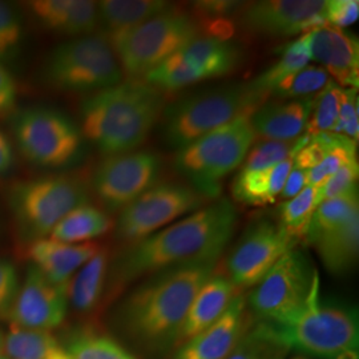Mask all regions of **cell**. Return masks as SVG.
I'll return each mask as SVG.
<instances>
[{
    "mask_svg": "<svg viewBox=\"0 0 359 359\" xmlns=\"http://www.w3.org/2000/svg\"><path fill=\"white\" fill-rule=\"evenodd\" d=\"M1 341H3V334L0 333V347H1Z\"/></svg>",
    "mask_w": 359,
    "mask_h": 359,
    "instance_id": "cell-51",
    "label": "cell"
},
{
    "mask_svg": "<svg viewBox=\"0 0 359 359\" xmlns=\"http://www.w3.org/2000/svg\"><path fill=\"white\" fill-rule=\"evenodd\" d=\"M44 81L55 90L95 93L123 81V71L111 43L102 34L65 41L43 65Z\"/></svg>",
    "mask_w": 359,
    "mask_h": 359,
    "instance_id": "cell-9",
    "label": "cell"
},
{
    "mask_svg": "<svg viewBox=\"0 0 359 359\" xmlns=\"http://www.w3.org/2000/svg\"><path fill=\"white\" fill-rule=\"evenodd\" d=\"M161 160L152 151L105 156L90 177V191L107 213H118L157 184Z\"/></svg>",
    "mask_w": 359,
    "mask_h": 359,
    "instance_id": "cell-13",
    "label": "cell"
},
{
    "mask_svg": "<svg viewBox=\"0 0 359 359\" xmlns=\"http://www.w3.org/2000/svg\"><path fill=\"white\" fill-rule=\"evenodd\" d=\"M306 179H308V170L293 165L287 179H286V182L283 185V192L280 197L286 201L293 198L306 187Z\"/></svg>",
    "mask_w": 359,
    "mask_h": 359,
    "instance_id": "cell-47",
    "label": "cell"
},
{
    "mask_svg": "<svg viewBox=\"0 0 359 359\" xmlns=\"http://www.w3.org/2000/svg\"><path fill=\"white\" fill-rule=\"evenodd\" d=\"M357 210H359L358 189L322 201L311 217L305 240L310 245L314 244L323 234L341 226Z\"/></svg>",
    "mask_w": 359,
    "mask_h": 359,
    "instance_id": "cell-32",
    "label": "cell"
},
{
    "mask_svg": "<svg viewBox=\"0 0 359 359\" xmlns=\"http://www.w3.org/2000/svg\"><path fill=\"white\" fill-rule=\"evenodd\" d=\"M358 18V0H326L323 10L325 25L342 29L353 26Z\"/></svg>",
    "mask_w": 359,
    "mask_h": 359,
    "instance_id": "cell-43",
    "label": "cell"
},
{
    "mask_svg": "<svg viewBox=\"0 0 359 359\" xmlns=\"http://www.w3.org/2000/svg\"><path fill=\"white\" fill-rule=\"evenodd\" d=\"M7 200L20 238L32 244L48 237L71 210L90 204V198L80 177L52 175L15 182Z\"/></svg>",
    "mask_w": 359,
    "mask_h": 359,
    "instance_id": "cell-7",
    "label": "cell"
},
{
    "mask_svg": "<svg viewBox=\"0 0 359 359\" xmlns=\"http://www.w3.org/2000/svg\"><path fill=\"white\" fill-rule=\"evenodd\" d=\"M358 104L357 90H344L338 121L333 130V133L344 135L354 142H358L359 136Z\"/></svg>",
    "mask_w": 359,
    "mask_h": 359,
    "instance_id": "cell-42",
    "label": "cell"
},
{
    "mask_svg": "<svg viewBox=\"0 0 359 359\" xmlns=\"http://www.w3.org/2000/svg\"><path fill=\"white\" fill-rule=\"evenodd\" d=\"M142 80L164 93L182 90L203 81L201 76L182 59L179 52L149 71Z\"/></svg>",
    "mask_w": 359,
    "mask_h": 359,
    "instance_id": "cell-37",
    "label": "cell"
},
{
    "mask_svg": "<svg viewBox=\"0 0 359 359\" xmlns=\"http://www.w3.org/2000/svg\"><path fill=\"white\" fill-rule=\"evenodd\" d=\"M22 19L10 4L0 1V63L13 59L22 44Z\"/></svg>",
    "mask_w": 359,
    "mask_h": 359,
    "instance_id": "cell-40",
    "label": "cell"
},
{
    "mask_svg": "<svg viewBox=\"0 0 359 359\" xmlns=\"http://www.w3.org/2000/svg\"><path fill=\"white\" fill-rule=\"evenodd\" d=\"M250 326L246 298L238 293L216 323L179 347L175 359H226Z\"/></svg>",
    "mask_w": 359,
    "mask_h": 359,
    "instance_id": "cell-18",
    "label": "cell"
},
{
    "mask_svg": "<svg viewBox=\"0 0 359 359\" xmlns=\"http://www.w3.org/2000/svg\"><path fill=\"white\" fill-rule=\"evenodd\" d=\"M68 308V285L50 281L34 265L27 270L8 318L13 326L48 330L60 326Z\"/></svg>",
    "mask_w": 359,
    "mask_h": 359,
    "instance_id": "cell-16",
    "label": "cell"
},
{
    "mask_svg": "<svg viewBox=\"0 0 359 359\" xmlns=\"http://www.w3.org/2000/svg\"><path fill=\"white\" fill-rule=\"evenodd\" d=\"M326 0H259L244 3L236 13L245 32L266 39L305 35L325 26Z\"/></svg>",
    "mask_w": 359,
    "mask_h": 359,
    "instance_id": "cell-15",
    "label": "cell"
},
{
    "mask_svg": "<svg viewBox=\"0 0 359 359\" xmlns=\"http://www.w3.org/2000/svg\"><path fill=\"white\" fill-rule=\"evenodd\" d=\"M344 88L330 80L326 87L314 97L311 115L305 129V137H314L322 133H330L338 121Z\"/></svg>",
    "mask_w": 359,
    "mask_h": 359,
    "instance_id": "cell-36",
    "label": "cell"
},
{
    "mask_svg": "<svg viewBox=\"0 0 359 359\" xmlns=\"http://www.w3.org/2000/svg\"><path fill=\"white\" fill-rule=\"evenodd\" d=\"M114 221L103 209L84 204L71 210L48 236L65 244H86L111 231Z\"/></svg>",
    "mask_w": 359,
    "mask_h": 359,
    "instance_id": "cell-29",
    "label": "cell"
},
{
    "mask_svg": "<svg viewBox=\"0 0 359 359\" xmlns=\"http://www.w3.org/2000/svg\"><path fill=\"white\" fill-rule=\"evenodd\" d=\"M203 80L233 74L243 62L241 48L226 38L200 35L179 52Z\"/></svg>",
    "mask_w": 359,
    "mask_h": 359,
    "instance_id": "cell-23",
    "label": "cell"
},
{
    "mask_svg": "<svg viewBox=\"0 0 359 359\" xmlns=\"http://www.w3.org/2000/svg\"><path fill=\"white\" fill-rule=\"evenodd\" d=\"M15 154L10 139L0 130V175H4L13 169Z\"/></svg>",
    "mask_w": 359,
    "mask_h": 359,
    "instance_id": "cell-48",
    "label": "cell"
},
{
    "mask_svg": "<svg viewBox=\"0 0 359 359\" xmlns=\"http://www.w3.org/2000/svg\"><path fill=\"white\" fill-rule=\"evenodd\" d=\"M237 222L238 215L231 200L218 198L206 204L142 241L128 245L116 259L114 283L121 286L170 268L217 262Z\"/></svg>",
    "mask_w": 359,
    "mask_h": 359,
    "instance_id": "cell-1",
    "label": "cell"
},
{
    "mask_svg": "<svg viewBox=\"0 0 359 359\" xmlns=\"http://www.w3.org/2000/svg\"><path fill=\"white\" fill-rule=\"evenodd\" d=\"M292 359H306V358H302V357H294V358Z\"/></svg>",
    "mask_w": 359,
    "mask_h": 359,
    "instance_id": "cell-52",
    "label": "cell"
},
{
    "mask_svg": "<svg viewBox=\"0 0 359 359\" xmlns=\"http://www.w3.org/2000/svg\"><path fill=\"white\" fill-rule=\"evenodd\" d=\"M0 359H8V358H7V357H6V355H4V354H3V353H0Z\"/></svg>",
    "mask_w": 359,
    "mask_h": 359,
    "instance_id": "cell-50",
    "label": "cell"
},
{
    "mask_svg": "<svg viewBox=\"0 0 359 359\" xmlns=\"http://www.w3.org/2000/svg\"><path fill=\"white\" fill-rule=\"evenodd\" d=\"M330 76L320 65H306L302 69L281 79L266 92L268 97L274 96L280 100H299L320 93Z\"/></svg>",
    "mask_w": 359,
    "mask_h": 359,
    "instance_id": "cell-33",
    "label": "cell"
},
{
    "mask_svg": "<svg viewBox=\"0 0 359 359\" xmlns=\"http://www.w3.org/2000/svg\"><path fill=\"white\" fill-rule=\"evenodd\" d=\"M238 293L240 290L225 274L213 273L194 297L173 347L179 348L197 334L216 323L231 305V299Z\"/></svg>",
    "mask_w": 359,
    "mask_h": 359,
    "instance_id": "cell-21",
    "label": "cell"
},
{
    "mask_svg": "<svg viewBox=\"0 0 359 359\" xmlns=\"http://www.w3.org/2000/svg\"><path fill=\"white\" fill-rule=\"evenodd\" d=\"M308 258L292 249L250 292L248 304L259 321L283 325L304 308L314 274Z\"/></svg>",
    "mask_w": 359,
    "mask_h": 359,
    "instance_id": "cell-12",
    "label": "cell"
},
{
    "mask_svg": "<svg viewBox=\"0 0 359 359\" xmlns=\"http://www.w3.org/2000/svg\"><path fill=\"white\" fill-rule=\"evenodd\" d=\"M208 198L184 184H156L118 212L116 236L127 245L139 243L180 217L208 204Z\"/></svg>",
    "mask_w": 359,
    "mask_h": 359,
    "instance_id": "cell-11",
    "label": "cell"
},
{
    "mask_svg": "<svg viewBox=\"0 0 359 359\" xmlns=\"http://www.w3.org/2000/svg\"><path fill=\"white\" fill-rule=\"evenodd\" d=\"M310 60L323 68L344 90H358V39L344 29L318 27L309 32Z\"/></svg>",
    "mask_w": 359,
    "mask_h": 359,
    "instance_id": "cell-17",
    "label": "cell"
},
{
    "mask_svg": "<svg viewBox=\"0 0 359 359\" xmlns=\"http://www.w3.org/2000/svg\"><path fill=\"white\" fill-rule=\"evenodd\" d=\"M108 266V250L100 248L68 283V301L79 313H90L99 306L107 285Z\"/></svg>",
    "mask_w": 359,
    "mask_h": 359,
    "instance_id": "cell-27",
    "label": "cell"
},
{
    "mask_svg": "<svg viewBox=\"0 0 359 359\" xmlns=\"http://www.w3.org/2000/svg\"><path fill=\"white\" fill-rule=\"evenodd\" d=\"M357 158V142L344 135H339L333 148L323 157L317 167L308 170L306 185L321 188L322 185L333 176L339 168Z\"/></svg>",
    "mask_w": 359,
    "mask_h": 359,
    "instance_id": "cell-38",
    "label": "cell"
},
{
    "mask_svg": "<svg viewBox=\"0 0 359 359\" xmlns=\"http://www.w3.org/2000/svg\"><path fill=\"white\" fill-rule=\"evenodd\" d=\"M313 246L332 274L344 276L354 269L359 255V210L341 226L323 234Z\"/></svg>",
    "mask_w": 359,
    "mask_h": 359,
    "instance_id": "cell-26",
    "label": "cell"
},
{
    "mask_svg": "<svg viewBox=\"0 0 359 359\" xmlns=\"http://www.w3.org/2000/svg\"><path fill=\"white\" fill-rule=\"evenodd\" d=\"M0 353L8 359H68L63 345L48 330L25 329L11 325L3 334Z\"/></svg>",
    "mask_w": 359,
    "mask_h": 359,
    "instance_id": "cell-28",
    "label": "cell"
},
{
    "mask_svg": "<svg viewBox=\"0 0 359 359\" xmlns=\"http://www.w3.org/2000/svg\"><path fill=\"white\" fill-rule=\"evenodd\" d=\"M19 287V276L13 264L0 259V318L8 317Z\"/></svg>",
    "mask_w": 359,
    "mask_h": 359,
    "instance_id": "cell-44",
    "label": "cell"
},
{
    "mask_svg": "<svg viewBox=\"0 0 359 359\" xmlns=\"http://www.w3.org/2000/svg\"><path fill=\"white\" fill-rule=\"evenodd\" d=\"M165 107L164 92L144 80H126L81 102L80 132L105 156L133 152L147 142Z\"/></svg>",
    "mask_w": 359,
    "mask_h": 359,
    "instance_id": "cell-2",
    "label": "cell"
},
{
    "mask_svg": "<svg viewBox=\"0 0 359 359\" xmlns=\"http://www.w3.org/2000/svg\"><path fill=\"white\" fill-rule=\"evenodd\" d=\"M310 62V51H309V32L305 35H301L295 39L294 41L289 43L281 51L280 59L269 67L264 74L257 76L253 81L249 83V86L268 99L266 92L271 86H274L277 81H280L283 77L302 69L304 67L309 65Z\"/></svg>",
    "mask_w": 359,
    "mask_h": 359,
    "instance_id": "cell-31",
    "label": "cell"
},
{
    "mask_svg": "<svg viewBox=\"0 0 359 359\" xmlns=\"http://www.w3.org/2000/svg\"><path fill=\"white\" fill-rule=\"evenodd\" d=\"M200 35L201 28L196 18L172 6L109 43L123 75L128 80H142Z\"/></svg>",
    "mask_w": 359,
    "mask_h": 359,
    "instance_id": "cell-8",
    "label": "cell"
},
{
    "mask_svg": "<svg viewBox=\"0 0 359 359\" xmlns=\"http://www.w3.org/2000/svg\"><path fill=\"white\" fill-rule=\"evenodd\" d=\"M314 97L265 102L250 116L257 137L268 142H295L305 132Z\"/></svg>",
    "mask_w": 359,
    "mask_h": 359,
    "instance_id": "cell-20",
    "label": "cell"
},
{
    "mask_svg": "<svg viewBox=\"0 0 359 359\" xmlns=\"http://www.w3.org/2000/svg\"><path fill=\"white\" fill-rule=\"evenodd\" d=\"M100 249L95 243L65 244L50 237L38 240L28 248V256L34 266L50 281L57 285H68L86 262H88Z\"/></svg>",
    "mask_w": 359,
    "mask_h": 359,
    "instance_id": "cell-22",
    "label": "cell"
},
{
    "mask_svg": "<svg viewBox=\"0 0 359 359\" xmlns=\"http://www.w3.org/2000/svg\"><path fill=\"white\" fill-rule=\"evenodd\" d=\"M358 160H353L346 165L339 168L330 179L327 180L318 192V201L335 198L345 193L358 189Z\"/></svg>",
    "mask_w": 359,
    "mask_h": 359,
    "instance_id": "cell-41",
    "label": "cell"
},
{
    "mask_svg": "<svg viewBox=\"0 0 359 359\" xmlns=\"http://www.w3.org/2000/svg\"><path fill=\"white\" fill-rule=\"evenodd\" d=\"M294 157L262 169H245L233 181L231 194L244 205L261 206L273 204L283 192V185L293 168Z\"/></svg>",
    "mask_w": 359,
    "mask_h": 359,
    "instance_id": "cell-24",
    "label": "cell"
},
{
    "mask_svg": "<svg viewBox=\"0 0 359 359\" xmlns=\"http://www.w3.org/2000/svg\"><path fill=\"white\" fill-rule=\"evenodd\" d=\"M320 188L306 185L293 198L285 201L280 208V225L295 241L305 240L311 217L320 205Z\"/></svg>",
    "mask_w": 359,
    "mask_h": 359,
    "instance_id": "cell-34",
    "label": "cell"
},
{
    "mask_svg": "<svg viewBox=\"0 0 359 359\" xmlns=\"http://www.w3.org/2000/svg\"><path fill=\"white\" fill-rule=\"evenodd\" d=\"M290 350L271 323L259 321L252 323L226 359H285Z\"/></svg>",
    "mask_w": 359,
    "mask_h": 359,
    "instance_id": "cell-30",
    "label": "cell"
},
{
    "mask_svg": "<svg viewBox=\"0 0 359 359\" xmlns=\"http://www.w3.org/2000/svg\"><path fill=\"white\" fill-rule=\"evenodd\" d=\"M308 137H299L295 142H264L256 144L250 148L244 161L245 169H262L273 167L283 160L294 157L301 147L308 142Z\"/></svg>",
    "mask_w": 359,
    "mask_h": 359,
    "instance_id": "cell-39",
    "label": "cell"
},
{
    "mask_svg": "<svg viewBox=\"0 0 359 359\" xmlns=\"http://www.w3.org/2000/svg\"><path fill=\"white\" fill-rule=\"evenodd\" d=\"M18 149L27 161L41 168H62L72 163L83 144V135L71 118L48 109L28 108L13 118Z\"/></svg>",
    "mask_w": 359,
    "mask_h": 359,
    "instance_id": "cell-10",
    "label": "cell"
},
{
    "mask_svg": "<svg viewBox=\"0 0 359 359\" xmlns=\"http://www.w3.org/2000/svg\"><path fill=\"white\" fill-rule=\"evenodd\" d=\"M27 4L39 25L55 34L75 39L99 31L97 1L35 0Z\"/></svg>",
    "mask_w": 359,
    "mask_h": 359,
    "instance_id": "cell-19",
    "label": "cell"
},
{
    "mask_svg": "<svg viewBox=\"0 0 359 359\" xmlns=\"http://www.w3.org/2000/svg\"><path fill=\"white\" fill-rule=\"evenodd\" d=\"M216 262L158 271L136 287L121 308V321L149 350L173 346L194 297L213 276Z\"/></svg>",
    "mask_w": 359,
    "mask_h": 359,
    "instance_id": "cell-3",
    "label": "cell"
},
{
    "mask_svg": "<svg viewBox=\"0 0 359 359\" xmlns=\"http://www.w3.org/2000/svg\"><path fill=\"white\" fill-rule=\"evenodd\" d=\"M243 4L240 1H197L194 8L200 16L218 20L219 18L226 19L229 15H236Z\"/></svg>",
    "mask_w": 359,
    "mask_h": 359,
    "instance_id": "cell-46",
    "label": "cell"
},
{
    "mask_svg": "<svg viewBox=\"0 0 359 359\" xmlns=\"http://www.w3.org/2000/svg\"><path fill=\"white\" fill-rule=\"evenodd\" d=\"M294 238L280 222L261 219L246 231L226 261V277L240 292L259 283L289 250Z\"/></svg>",
    "mask_w": 359,
    "mask_h": 359,
    "instance_id": "cell-14",
    "label": "cell"
},
{
    "mask_svg": "<svg viewBox=\"0 0 359 359\" xmlns=\"http://www.w3.org/2000/svg\"><path fill=\"white\" fill-rule=\"evenodd\" d=\"M63 347L69 359H135L112 338L88 330L72 335Z\"/></svg>",
    "mask_w": 359,
    "mask_h": 359,
    "instance_id": "cell-35",
    "label": "cell"
},
{
    "mask_svg": "<svg viewBox=\"0 0 359 359\" xmlns=\"http://www.w3.org/2000/svg\"><path fill=\"white\" fill-rule=\"evenodd\" d=\"M358 354H342L335 359H358Z\"/></svg>",
    "mask_w": 359,
    "mask_h": 359,
    "instance_id": "cell-49",
    "label": "cell"
},
{
    "mask_svg": "<svg viewBox=\"0 0 359 359\" xmlns=\"http://www.w3.org/2000/svg\"><path fill=\"white\" fill-rule=\"evenodd\" d=\"M265 100L249 83L188 95L165 107L161 115L164 139L179 151L238 116L252 115Z\"/></svg>",
    "mask_w": 359,
    "mask_h": 359,
    "instance_id": "cell-4",
    "label": "cell"
},
{
    "mask_svg": "<svg viewBox=\"0 0 359 359\" xmlns=\"http://www.w3.org/2000/svg\"><path fill=\"white\" fill-rule=\"evenodd\" d=\"M290 348L323 359L358 354L357 313L342 305L320 301V274L316 271L308 299L292 320L273 325Z\"/></svg>",
    "mask_w": 359,
    "mask_h": 359,
    "instance_id": "cell-6",
    "label": "cell"
},
{
    "mask_svg": "<svg viewBox=\"0 0 359 359\" xmlns=\"http://www.w3.org/2000/svg\"><path fill=\"white\" fill-rule=\"evenodd\" d=\"M172 7L165 0H103L97 1L99 29L111 41Z\"/></svg>",
    "mask_w": 359,
    "mask_h": 359,
    "instance_id": "cell-25",
    "label": "cell"
},
{
    "mask_svg": "<svg viewBox=\"0 0 359 359\" xmlns=\"http://www.w3.org/2000/svg\"><path fill=\"white\" fill-rule=\"evenodd\" d=\"M18 87L10 71L0 63V118L11 115L16 107Z\"/></svg>",
    "mask_w": 359,
    "mask_h": 359,
    "instance_id": "cell-45",
    "label": "cell"
},
{
    "mask_svg": "<svg viewBox=\"0 0 359 359\" xmlns=\"http://www.w3.org/2000/svg\"><path fill=\"white\" fill-rule=\"evenodd\" d=\"M250 116H238L176 152L175 168L208 200L217 197L221 181L244 163L255 145Z\"/></svg>",
    "mask_w": 359,
    "mask_h": 359,
    "instance_id": "cell-5",
    "label": "cell"
},
{
    "mask_svg": "<svg viewBox=\"0 0 359 359\" xmlns=\"http://www.w3.org/2000/svg\"><path fill=\"white\" fill-rule=\"evenodd\" d=\"M68 359H69V358H68Z\"/></svg>",
    "mask_w": 359,
    "mask_h": 359,
    "instance_id": "cell-53",
    "label": "cell"
}]
</instances>
